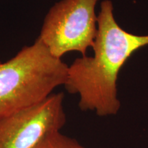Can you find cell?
Instances as JSON below:
<instances>
[{
  "mask_svg": "<svg viewBox=\"0 0 148 148\" xmlns=\"http://www.w3.org/2000/svg\"><path fill=\"white\" fill-rule=\"evenodd\" d=\"M147 45L148 35L123 29L114 18L112 1H101L92 47L94 54L73 61L64 85L69 93L78 95L80 110L99 116L117 114L121 108L116 85L120 70L135 51Z\"/></svg>",
  "mask_w": 148,
  "mask_h": 148,
  "instance_id": "1",
  "label": "cell"
},
{
  "mask_svg": "<svg viewBox=\"0 0 148 148\" xmlns=\"http://www.w3.org/2000/svg\"><path fill=\"white\" fill-rule=\"evenodd\" d=\"M69 66L36 38L0 62V118L40 102L65 84Z\"/></svg>",
  "mask_w": 148,
  "mask_h": 148,
  "instance_id": "2",
  "label": "cell"
},
{
  "mask_svg": "<svg viewBox=\"0 0 148 148\" xmlns=\"http://www.w3.org/2000/svg\"><path fill=\"white\" fill-rule=\"evenodd\" d=\"M99 0H60L49 8L38 38L61 58L71 51L86 56L97 32L95 7Z\"/></svg>",
  "mask_w": 148,
  "mask_h": 148,
  "instance_id": "3",
  "label": "cell"
},
{
  "mask_svg": "<svg viewBox=\"0 0 148 148\" xmlns=\"http://www.w3.org/2000/svg\"><path fill=\"white\" fill-rule=\"evenodd\" d=\"M63 92L51 93L36 104L0 118V148H33L58 132L66 121Z\"/></svg>",
  "mask_w": 148,
  "mask_h": 148,
  "instance_id": "4",
  "label": "cell"
},
{
  "mask_svg": "<svg viewBox=\"0 0 148 148\" xmlns=\"http://www.w3.org/2000/svg\"><path fill=\"white\" fill-rule=\"evenodd\" d=\"M33 148H86L78 140L58 132L42 138Z\"/></svg>",
  "mask_w": 148,
  "mask_h": 148,
  "instance_id": "5",
  "label": "cell"
}]
</instances>
